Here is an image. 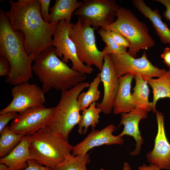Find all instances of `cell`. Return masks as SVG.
I'll return each mask as SVG.
<instances>
[{
	"label": "cell",
	"instance_id": "obj_4",
	"mask_svg": "<svg viewBox=\"0 0 170 170\" xmlns=\"http://www.w3.org/2000/svg\"><path fill=\"white\" fill-rule=\"evenodd\" d=\"M30 159L53 169L71 154L73 146L46 127L29 135Z\"/></svg>",
	"mask_w": 170,
	"mask_h": 170
},
{
	"label": "cell",
	"instance_id": "obj_8",
	"mask_svg": "<svg viewBox=\"0 0 170 170\" xmlns=\"http://www.w3.org/2000/svg\"><path fill=\"white\" fill-rule=\"evenodd\" d=\"M120 7L115 0H84L81 6L73 13L81 22L97 29L105 28L116 20Z\"/></svg>",
	"mask_w": 170,
	"mask_h": 170
},
{
	"label": "cell",
	"instance_id": "obj_14",
	"mask_svg": "<svg viewBox=\"0 0 170 170\" xmlns=\"http://www.w3.org/2000/svg\"><path fill=\"white\" fill-rule=\"evenodd\" d=\"M157 132L153 149L146 155L147 162L160 169L170 170V144L166 134L163 113L156 110Z\"/></svg>",
	"mask_w": 170,
	"mask_h": 170
},
{
	"label": "cell",
	"instance_id": "obj_29",
	"mask_svg": "<svg viewBox=\"0 0 170 170\" xmlns=\"http://www.w3.org/2000/svg\"><path fill=\"white\" fill-rule=\"evenodd\" d=\"M41 5L40 13L43 19L46 22L49 23V6L51 0H39Z\"/></svg>",
	"mask_w": 170,
	"mask_h": 170
},
{
	"label": "cell",
	"instance_id": "obj_22",
	"mask_svg": "<svg viewBox=\"0 0 170 170\" xmlns=\"http://www.w3.org/2000/svg\"><path fill=\"white\" fill-rule=\"evenodd\" d=\"M147 82L153 90L152 111L155 113L156 110V105L158 100L164 98L170 99V69L162 76L157 79L149 78Z\"/></svg>",
	"mask_w": 170,
	"mask_h": 170
},
{
	"label": "cell",
	"instance_id": "obj_15",
	"mask_svg": "<svg viewBox=\"0 0 170 170\" xmlns=\"http://www.w3.org/2000/svg\"><path fill=\"white\" fill-rule=\"evenodd\" d=\"M115 126L110 124L101 130H92L82 141L73 146L72 155H85L91 149L103 145L122 144L124 143L122 137L119 135L115 136L113 132Z\"/></svg>",
	"mask_w": 170,
	"mask_h": 170
},
{
	"label": "cell",
	"instance_id": "obj_11",
	"mask_svg": "<svg viewBox=\"0 0 170 170\" xmlns=\"http://www.w3.org/2000/svg\"><path fill=\"white\" fill-rule=\"evenodd\" d=\"M71 23L65 20H60L53 34L52 46L55 48L56 54L66 64L70 60L73 70L84 74H90L93 69L80 61L74 44L70 37L69 32Z\"/></svg>",
	"mask_w": 170,
	"mask_h": 170
},
{
	"label": "cell",
	"instance_id": "obj_1",
	"mask_svg": "<svg viewBox=\"0 0 170 170\" xmlns=\"http://www.w3.org/2000/svg\"><path fill=\"white\" fill-rule=\"evenodd\" d=\"M9 3L10 9L5 14L12 29L23 33L26 54L36 58L53 46L52 37L59 22L48 23L43 19L39 0H10Z\"/></svg>",
	"mask_w": 170,
	"mask_h": 170
},
{
	"label": "cell",
	"instance_id": "obj_16",
	"mask_svg": "<svg viewBox=\"0 0 170 170\" xmlns=\"http://www.w3.org/2000/svg\"><path fill=\"white\" fill-rule=\"evenodd\" d=\"M148 112L139 109H135L130 112L121 114V121L118 126L123 125L124 129L119 135L122 137L124 135L131 136L136 141L135 150L130 152L132 156H136L140 153L144 140L139 128V123L142 119L147 117Z\"/></svg>",
	"mask_w": 170,
	"mask_h": 170
},
{
	"label": "cell",
	"instance_id": "obj_33",
	"mask_svg": "<svg viewBox=\"0 0 170 170\" xmlns=\"http://www.w3.org/2000/svg\"><path fill=\"white\" fill-rule=\"evenodd\" d=\"M164 5L166 10L163 13V16L167 20L170 21V0H154Z\"/></svg>",
	"mask_w": 170,
	"mask_h": 170
},
{
	"label": "cell",
	"instance_id": "obj_7",
	"mask_svg": "<svg viewBox=\"0 0 170 170\" xmlns=\"http://www.w3.org/2000/svg\"><path fill=\"white\" fill-rule=\"evenodd\" d=\"M95 30L89 25L82 23L78 18L75 24L71 23L69 34L80 61L89 67L94 65L101 71L106 54L105 48L100 51L96 46Z\"/></svg>",
	"mask_w": 170,
	"mask_h": 170
},
{
	"label": "cell",
	"instance_id": "obj_28",
	"mask_svg": "<svg viewBox=\"0 0 170 170\" xmlns=\"http://www.w3.org/2000/svg\"><path fill=\"white\" fill-rule=\"evenodd\" d=\"M105 30H106L116 43L120 47L126 49L129 47L130 46L129 42L121 34L114 31Z\"/></svg>",
	"mask_w": 170,
	"mask_h": 170
},
{
	"label": "cell",
	"instance_id": "obj_20",
	"mask_svg": "<svg viewBox=\"0 0 170 170\" xmlns=\"http://www.w3.org/2000/svg\"><path fill=\"white\" fill-rule=\"evenodd\" d=\"M82 3L83 1L77 0H56L54 6L49 9V23L62 20L70 22L72 14Z\"/></svg>",
	"mask_w": 170,
	"mask_h": 170
},
{
	"label": "cell",
	"instance_id": "obj_25",
	"mask_svg": "<svg viewBox=\"0 0 170 170\" xmlns=\"http://www.w3.org/2000/svg\"><path fill=\"white\" fill-rule=\"evenodd\" d=\"M0 157L7 155L20 142L23 136L11 131L7 125L0 132Z\"/></svg>",
	"mask_w": 170,
	"mask_h": 170
},
{
	"label": "cell",
	"instance_id": "obj_3",
	"mask_svg": "<svg viewBox=\"0 0 170 170\" xmlns=\"http://www.w3.org/2000/svg\"><path fill=\"white\" fill-rule=\"evenodd\" d=\"M32 70L42 83L44 93L52 88L68 90L82 82L85 74L73 70L60 60L55 54V48L49 47L35 58Z\"/></svg>",
	"mask_w": 170,
	"mask_h": 170
},
{
	"label": "cell",
	"instance_id": "obj_26",
	"mask_svg": "<svg viewBox=\"0 0 170 170\" xmlns=\"http://www.w3.org/2000/svg\"><path fill=\"white\" fill-rule=\"evenodd\" d=\"M90 161L88 154L75 156L71 154L53 170H88L87 165Z\"/></svg>",
	"mask_w": 170,
	"mask_h": 170
},
{
	"label": "cell",
	"instance_id": "obj_30",
	"mask_svg": "<svg viewBox=\"0 0 170 170\" xmlns=\"http://www.w3.org/2000/svg\"><path fill=\"white\" fill-rule=\"evenodd\" d=\"M17 112L11 111L0 115V132L7 125L8 122L17 115Z\"/></svg>",
	"mask_w": 170,
	"mask_h": 170
},
{
	"label": "cell",
	"instance_id": "obj_17",
	"mask_svg": "<svg viewBox=\"0 0 170 170\" xmlns=\"http://www.w3.org/2000/svg\"><path fill=\"white\" fill-rule=\"evenodd\" d=\"M133 78L134 75L130 74L119 77V87L113 106L114 114L129 113L136 109L131 92Z\"/></svg>",
	"mask_w": 170,
	"mask_h": 170
},
{
	"label": "cell",
	"instance_id": "obj_13",
	"mask_svg": "<svg viewBox=\"0 0 170 170\" xmlns=\"http://www.w3.org/2000/svg\"><path fill=\"white\" fill-rule=\"evenodd\" d=\"M100 74L101 82L104 86V94L102 101L96 103V106L100 108L104 113L108 114L113 110L119 87V78L116 74L110 54L105 55L103 68Z\"/></svg>",
	"mask_w": 170,
	"mask_h": 170
},
{
	"label": "cell",
	"instance_id": "obj_31",
	"mask_svg": "<svg viewBox=\"0 0 170 170\" xmlns=\"http://www.w3.org/2000/svg\"><path fill=\"white\" fill-rule=\"evenodd\" d=\"M10 70L11 66L9 62L4 58L0 56V76H8Z\"/></svg>",
	"mask_w": 170,
	"mask_h": 170
},
{
	"label": "cell",
	"instance_id": "obj_21",
	"mask_svg": "<svg viewBox=\"0 0 170 170\" xmlns=\"http://www.w3.org/2000/svg\"><path fill=\"white\" fill-rule=\"evenodd\" d=\"M134 78L135 85L133 89L132 96L135 108L148 112L152 110V102L149 100L150 90L147 81L139 75H134Z\"/></svg>",
	"mask_w": 170,
	"mask_h": 170
},
{
	"label": "cell",
	"instance_id": "obj_32",
	"mask_svg": "<svg viewBox=\"0 0 170 170\" xmlns=\"http://www.w3.org/2000/svg\"><path fill=\"white\" fill-rule=\"evenodd\" d=\"M28 166L22 170H53V169L46 166H43L35 160L29 159L27 161Z\"/></svg>",
	"mask_w": 170,
	"mask_h": 170
},
{
	"label": "cell",
	"instance_id": "obj_27",
	"mask_svg": "<svg viewBox=\"0 0 170 170\" xmlns=\"http://www.w3.org/2000/svg\"><path fill=\"white\" fill-rule=\"evenodd\" d=\"M103 41L105 43V52L107 54H123L126 53V49L119 46L106 30L101 27L98 31Z\"/></svg>",
	"mask_w": 170,
	"mask_h": 170
},
{
	"label": "cell",
	"instance_id": "obj_9",
	"mask_svg": "<svg viewBox=\"0 0 170 170\" xmlns=\"http://www.w3.org/2000/svg\"><path fill=\"white\" fill-rule=\"evenodd\" d=\"M55 109V107L46 108L43 105L29 108L17 114L9 129L23 136L32 135L48 125Z\"/></svg>",
	"mask_w": 170,
	"mask_h": 170
},
{
	"label": "cell",
	"instance_id": "obj_23",
	"mask_svg": "<svg viewBox=\"0 0 170 170\" xmlns=\"http://www.w3.org/2000/svg\"><path fill=\"white\" fill-rule=\"evenodd\" d=\"M96 103L94 102L81 112L80 121L78 124V132L80 134H85L88 127L91 126L92 130L94 129L96 124L99 123V114L101 109L96 106Z\"/></svg>",
	"mask_w": 170,
	"mask_h": 170
},
{
	"label": "cell",
	"instance_id": "obj_18",
	"mask_svg": "<svg viewBox=\"0 0 170 170\" xmlns=\"http://www.w3.org/2000/svg\"><path fill=\"white\" fill-rule=\"evenodd\" d=\"M133 6L146 18L150 21L161 41L170 45V30L162 20L159 10H153L143 0H133Z\"/></svg>",
	"mask_w": 170,
	"mask_h": 170
},
{
	"label": "cell",
	"instance_id": "obj_10",
	"mask_svg": "<svg viewBox=\"0 0 170 170\" xmlns=\"http://www.w3.org/2000/svg\"><path fill=\"white\" fill-rule=\"evenodd\" d=\"M116 75L120 77L130 74L139 75L147 81L153 77H160L167 71L153 65L147 58L144 51L141 57L136 58L126 53L110 54Z\"/></svg>",
	"mask_w": 170,
	"mask_h": 170
},
{
	"label": "cell",
	"instance_id": "obj_37",
	"mask_svg": "<svg viewBox=\"0 0 170 170\" xmlns=\"http://www.w3.org/2000/svg\"><path fill=\"white\" fill-rule=\"evenodd\" d=\"M0 170H8V167L3 163H0Z\"/></svg>",
	"mask_w": 170,
	"mask_h": 170
},
{
	"label": "cell",
	"instance_id": "obj_38",
	"mask_svg": "<svg viewBox=\"0 0 170 170\" xmlns=\"http://www.w3.org/2000/svg\"><path fill=\"white\" fill-rule=\"evenodd\" d=\"M100 170H105L103 168H101Z\"/></svg>",
	"mask_w": 170,
	"mask_h": 170
},
{
	"label": "cell",
	"instance_id": "obj_6",
	"mask_svg": "<svg viewBox=\"0 0 170 170\" xmlns=\"http://www.w3.org/2000/svg\"><path fill=\"white\" fill-rule=\"evenodd\" d=\"M116 17L113 23L103 28L117 32L128 41L130 46L127 53L129 55L136 58L140 50L154 46L155 41L146 24L130 10L120 7L116 11Z\"/></svg>",
	"mask_w": 170,
	"mask_h": 170
},
{
	"label": "cell",
	"instance_id": "obj_36",
	"mask_svg": "<svg viewBox=\"0 0 170 170\" xmlns=\"http://www.w3.org/2000/svg\"><path fill=\"white\" fill-rule=\"evenodd\" d=\"M122 170H132L129 163L125 162L123 164Z\"/></svg>",
	"mask_w": 170,
	"mask_h": 170
},
{
	"label": "cell",
	"instance_id": "obj_2",
	"mask_svg": "<svg viewBox=\"0 0 170 170\" xmlns=\"http://www.w3.org/2000/svg\"><path fill=\"white\" fill-rule=\"evenodd\" d=\"M24 35L14 31L5 11H0V56L9 62L11 70L6 83L16 86L28 82L33 76L31 64L35 57L28 55L24 47Z\"/></svg>",
	"mask_w": 170,
	"mask_h": 170
},
{
	"label": "cell",
	"instance_id": "obj_35",
	"mask_svg": "<svg viewBox=\"0 0 170 170\" xmlns=\"http://www.w3.org/2000/svg\"><path fill=\"white\" fill-rule=\"evenodd\" d=\"M139 170H161L154 164L150 163L149 165L143 163L139 167Z\"/></svg>",
	"mask_w": 170,
	"mask_h": 170
},
{
	"label": "cell",
	"instance_id": "obj_5",
	"mask_svg": "<svg viewBox=\"0 0 170 170\" xmlns=\"http://www.w3.org/2000/svg\"><path fill=\"white\" fill-rule=\"evenodd\" d=\"M89 84L88 82H82L70 89L61 91L60 101L55 107L51 119L46 127L60 135L68 141L69 134L78 124L81 118L78 97L84 89L89 87Z\"/></svg>",
	"mask_w": 170,
	"mask_h": 170
},
{
	"label": "cell",
	"instance_id": "obj_24",
	"mask_svg": "<svg viewBox=\"0 0 170 170\" xmlns=\"http://www.w3.org/2000/svg\"><path fill=\"white\" fill-rule=\"evenodd\" d=\"M101 82V77L99 73L90 84L88 90L79 95L77 101L80 111L88 108L91 104L99 99L100 92L99 90L98 87Z\"/></svg>",
	"mask_w": 170,
	"mask_h": 170
},
{
	"label": "cell",
	"instance_id": "obj_12",
	"mask_svg": "<svg viewBox=\"0 0 170 170\" xmlns=\"http://www.w3.org/2000/svg\"><path fill=\"white\" fill-rule=\"evenodd\" d=\"M11 94L12 101L0 110V115L11 111L19 113L31 107L43 105L46 101L42 89L35 84H19L12 88Z\"/></svg>",
	"mask_w": 170,
	"mask_h": 170
},
{
	"label": "cell",
	"instance_id": "obj_19",
	"mask_svg": "<svg viewBox=\"0 0 170 170\" xmlns=\"http://www.w3.org/2000/svg\"><path fill=\"white\" fill-rule=\"evenodd\" d=\"M29 135L23 136L20 143L7 155L0 159V163L8 167V170H22L28 166L30 159Z\"/></svg>",
	"mask_w": 170,
	"mask_h": 170
},
{
	"label": "cell",
	"instance_id": "obj_34",
	"mask_svg": "<svg viewBox=\"0 0 170 170\" xmlns=\"http://www.w3.org/2000/svg\"><path fill=\"white\" fill-rule=\"evenodd\" d=\"M161 57L163 59V62L170 69V48H165Z\"/></svg>",
	"mask_w": 170,
	"mask_h": 170
}]
</instances>
